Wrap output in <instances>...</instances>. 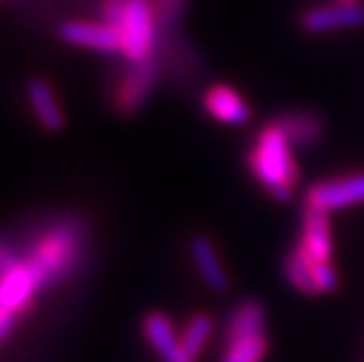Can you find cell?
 I'll use <instances>...</instances> for the list:
<instances>
[{
    "mask_svg": "<svg viewBox=\"0 0 364 362\" xmlns=\"http://www.w3.org/2000/svg\"><path fill=\"white\" fill-rule=\"evenodd\" d=\"M82 230L75 223H61L45 233L41 240L33 245L28 261L41 275L43 284L57 282L75 266L80 254Z\"/></svg>",
    "mask_w": 364,
    "mask_h": 362,
    "instance_id": "obj_2",
    "label": "cell"
},
{
    "mask_svg": "<svg viewBox=\"0 0 364 362\" xmlns=\"http://www.w3.org/2000/svg\"><path fill=\"white\" fill-rule=\"evenodd\" d=\"M205 109L214 120L226 125H247L252 118V111L237 90L228 85H214L205 95Z\"/></svg>",
    "mask_w": 364,
    "mask_h": 362,
    "instance_id": "obj_11",
    "label": "cell"
},
{
    "mask_svg": "<svg viewBox=\"0 0 364 362\" xmlns=\"http://www.w3.org/2000/svg\"><path fill=\"white\" fill-rule=\"evenodd\" d=\"M61 38L78 48H90L99 52H122L120 28L111 24H90V21H68L61 26Z\"/></svg>",
    "mask_w": 364,
    "mask_h": 362,
    "instance_id": "obj_9",
    "label": "cell"
},
{
    "mask_svg": "<svg viewBox=\"0 0 364 362\" xmlns=\"http://www.w3.org/2000/svg\"><path fill=\"white\" fill-rule=\"evenodd\" d=\"M301 26L308 33H329L341 28H358L364 26V5L362 3H334L311 7L301 17Z\"/></svg>",
    "mask_w": 364,
    "mask_h": 362,
    "instance_id": "obj_7",
    "label": "cell"
},
{
    "mask_svg": "<svg viewBox=\"0 0 364 362\" xmlns=\"http://www.w3.org/2000/svg\"><path fill=\"white\" fill-rule=\"evenodd\" d=\"M291 149L289 137L275 120L261 129L247 158L254 179L280 203H287L294 196L299 183V165L291 156Z\"/></svg>",
    "mask_w": 364,
    "mask_h": 362,
    "instance_id": "obj_1",
    "label": "cell"
},
{
    "mask_svg": "<svg viewBox=\"0 0 364 362\" xmlns=\"http://www.w3.org/2000/svg\"><path fill=\"white\" fill-rule=\"evenodd\" d=\"M144 334L156 348L162 362H196L186 353L181 339L176 336L172 320L165 313H149L144 318Z\"/></svg>",
    "mask_w": 364,
    "mask_h": 362,
    "instance_id": "obj_10",
    "label": "cell"
},
{
    "mask_svg": "<svg viewBox=\"0 0 364 362\" xmlns=\"http://www.w3.org/2000/svg\"><path fill=\"white\" fill-rule=\"evenodd\" d=\"M284 275L304 294H327V292H334L338 284L334 268L324 261L313 259L301 245L287 254Z\"/></svg>",
    "mask_w": 364,
    "mask_h": 362,
    "instance_id": "obj_4",
    "label": "cell"
},
{
    "mask_svg": "<svg viewBox=\"0 0 364 362\" xmlns=\"http://www.w3.org/2000/svg\"><path fill=\"white\" fill-rule=\"evenodd\" d=\"M191 254H193V264H196L200 278L205 280V284L214 292H226L230 287L228 273L223 268L219 254H216L214 243L207 235H196L191 243Z\"/></svg>",
    "mask_w": 364,
    "mask_h": 362,
    "instance_id": "obj_13",
    "label": "cell"
},
{
    "mask_svg": "<svg viewBox=\"0 0 364 362\" xmlns=\"http://www.w3.org/2000/svg\"><path fill=\"white\" fill-rule=\"evenodd\" d=\"M156 14L158 19L162 21V24H172V21H176V17L181 14L183 10V0H156Z\"/></svg>",
    "mask_w": 364,
    "mask_h": 362,
    "instance_id": "obj_19",
    "label": "cell"
},
{
    "mask_svg": "<svg viewBox=\"0 0 364 362\" xmlns=\"http://www.w3.org/2000/svg\"><path fill=\"white\" fill-rule=\"evenodd\" d=\"M263 325H266V311H263V306L259 302L250 299V302L240 304L233 311V315H230V320L226 325V344L261 334Z\"/></svg>",
    "mask_w": 364,
    "mask_h": 362,
    "instance_id": "obj_16",
    "label": "cell"
},
{
    "mask_svg": "<svg viewBox=\"0 0 364 362\" xmlns=\"http://www.w3.org/2000/svg\"><path fill=\"white\" fill-rule=\"evenodd\" d=\"M301 247H304L313 259L331 261V228H329V212L317 210V207H306L304 210V235H301Z\"/></svg>",
    "mask_w": 364,
    "mask_h": 362,
    "instance_id": "obj_12",
    "label": "cell"
},
{
    "mask_svg": "<svg viewBox=\"0 0 364 362\" xmlns=\"http://www.w3.org/2000/svg\"><path fill=\"white\" fill-rule=\"evenodd\" d=\"M31 109H33L38 122L48 129V132H59L66 125V115L64 109L59 106L54 90L50 87V82H45L43 78H33L26 87Z\"/></svg>",
    "mask_w": 364,
    "mask_h": 362,
    "instance_id": "obj_14",
    "label": "cell"
},
{
    "mask_svg": "<svg viewBox=\"0 0 364 362\" xmlns=\"http://www.w3.org/2000/svg\"><path fill=\"white\" fill-rule=\"evenodd\" d=\"M268 353V339L266 334H254L240 341L226 344L221 362H261Z\"/></svg>",
    "mask_w": 364,
    "mask_h": 362,
    "instance_id": "obj_17",
    "label": "cell"
},
{
    "mask_svg": "<svg viewBox=\"0 0 364 362\" xmlns=\"http://www.w3.org/2000/svg\"><path fill=\"white\" fill-rule=\"evenodd\" d=\"M158 78V61L156 59H146L134 64V68L122 78L118 95H115V104L118 111L125 115H134L149 99V92L153 87V82Z\"/></svg>",
    "mask_w": 364,
    "mask_h": 362,
    "instance_id": "obj_8",
    "label": "cell"
},
{
    "mask_svg": "<svg viewBox=\"0 0 364 362\" xmlns=\"http://www.w3.org/2000/svg\"><path fill=\"white\" fill-rule=\"evenodd\" d=\"M43 287V280L33 264L19 261L14 264L10 271L0 275V306H5L7 311H12L14 315L28 311L31 299L38 289Z\"/></svg>",
    "mask_w": 364,
    "mask_h": 362,
    "instance_id": "obj_6",
    "label": "cell"
},
{
    "mask_svg": "<svg viewBox=\"0 0 364 362\" xmlns=\"http://www.w3.org/2000/svg\"><path fill=\"white\" fill-rule=\"evenodd\" d=\"M122 55L132 64L153 57L158 38V14L153 0H125V14L120 21Z\"/></svg>",
    "mask_w": 364,
    "mask_h": 362,
    "instance_id": "obj_3",
    "label": "cell"
},
{
    "mask_svg": "<svg viewBox=\"0 0 364 362\" xmlns=\"http://www.w3.org/2000/svg\"><path fill=\"white\" fill-rule=\"evenodd\" d=\"M284 134L289 137L291 146H296L301 151H308L320 142L324 132L322 120L315 113H287L282 118H277Z\"/></svg>",
    "mask_w": 364,
    "mask_h": 362,
    "instance_id": "obj_15",
    "label": "cell"
},
{
    "mask_svg": "<svg viewBox=\"0 0 364 362\" xmlns=\"http://www.w3.org/2000/svg\"><path fill=\"white\" fill-rule=\"evenodd\" d=\"M212 332H214V322H212L209 315H196V318L186 325L181 344H183L186 353H188L193 360H198V356L203 353L205 344L209 341Z\"/></svg>",
    "mask_w": 364,
    "mask_h": 362,
    "instance_id": "obj_18",
    "label": "cell"
},
{
    "mask_svg": "<svg viewBox=\"0 0 364 362\" xmlns=\"http://www.w3.org/2000/svg\"><path fill=\"white\" fill-rule=\"evenodd\" d=\"M102 12H104L106 24L118 28L122 21V14H125V0H104Z\"/></svg>",
    "mask_w": 364,
    "mask_h": 362,
    "instance_id": "obj_20",
    "label": "cell"
},
{
    "mask_svg": "<svg viewBox=\"0 0 364 362\" xmlns=\"http://www.w3.org/2000/svg\"><path fill=\"white\" fill-rule=\"evenodd\" d=\"M341 3H360V0H341Z\"/></svg>",
    "mask_w": 364,
    "mask_h": 362,
    "instance_id": "obj_22",
    "label": "cell"
},
{
    "mask_svg": "<svg viewBox=\"0 0 364 362\" xmlns=\"http://www.w3.org/2000/svg\"><path fill=\"white\" fill-rule=\"evenodd\" d=\"M364 203V172H355L338 179L320 181L308 188L306 207H317L324 212L346 210Z\"/></svg>",
    "mask_w": 364,
    "mask_h": 362,
    "instance_id": "obj_5",
    "label": "cell"
},
{
    "mask_svg": "<svg viewBox=\"0 0 364 362\" xmlns=\"http://www.w3.org/2000/svg\"><path fill=\"white\" fill-rule=\"evenodd\" d=\"M14 318H17V315H14L12 311H7L5 306H0V339H3L12 329Z\"/></svg>",
    "mask_w": 364,
    "mask_h": 362,
    "instance_id": "obj_21",
    "label": "cell"
}]
</instances>
